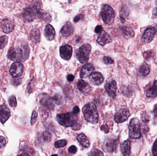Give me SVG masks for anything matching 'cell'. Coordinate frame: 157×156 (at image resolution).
Segmentation results:
<instances>
[{
    "mask_svg": "<svg viewBox=\"0 0 157 156\" xmlns=\"http://www.w3.org/2000/svg\"><path fill=\"white\" fill-rule=\"evenodd\" d=\"M156 5H157V0L156 1Z\"/></svg>",
    "mask_w": 157,
    "mask_h": 156,
    "instance_id": "cell-48",
    "label": "cell"
},
{
    "mask_svg": "<svg viewBox=\"0 0 157 156\" xmlns=\"http://www.w3.org/2000/svg\"><path fill=\"white\" fill-rule=\"evenodd\" d=\"M58 122L61 125L65 127H72L73 130L79 129L81 125L77 123L78 117L77 114L70 112L57 115Z\"/></svg>",
    "mask_w": 157,
    "mask_h": 156,
    "instance_id": "cell-1",
    "label": "cell"
},
{
    "mask_svg": "<svg viewBox=\"0 0 157 156\" xmlns=\"http://www.w3.org/2000/svg\"><path fill=\"white\" fill-rule=\"evenodd\" d=\"M7 40L8 37L6 36H3L0 37V49H2L6 45Z\"/></svg>",
    "mask_w": 157,
    "mask_h": 156,
    "instance_id": "cell-30",
    "label": "cell"
},
{
    "mask_svg": "<svg viewBox=\"0 0 157 156\" xmlns=\"http://www.w3.org/2000/svg\"><path fill=\"white\" fill-rule=\"evenodd\" d=\"M119 141L115 138H108L103 145V150L107 153L114 152L117 149Z\"/></svg>",
    "mask_w": 157,
    "mask_h": 156,
    "instance_id": "cell-10",
    "label": "cell"
},
{
    "mask_svg": "<svg viewBox=\"0 0 157 156\" xmlns=\"http://www.w3.org/2000/svg\"><path fill=\"white\" fill-rule=\"evenodd\" d=\"M40 9V8L38 4L30 5L25 9L23 14V17L27 22H32L36 18V15L39 12Z\"/></svg>",
    "mask_w": 157,
    "mask_h": 156,
    "instance_id": "cell-7",
    "label": "cell"
},
{
    "mask_svg": "<svg viewBox=\"0 0 157 156\" xmlns=\"http://www.w3.org/2000/svg\"><path fill=\"white\" fill-rule=\"evenodd\" d=\"M72 52V47L70 45H65L60 48V55L64 60H69L71 59Z\"/></svg>",
    "mask_w": 157,
    "mask_h": 156,
    "instance_id": "cell-14",
    "label": "cell"
},
{
    "mask_svg": "<svg viewBox=\"0 0 157 156\" xmlns=\"http://www.w3.org/2000/svg\"><path fill=\"white\" fill-rule=\"evenodd\" d=\"M67 142L64 140H59L55 142L54 145L56 148H60V147H64L67 145Z\"/></svg>",
    "mask_w": 157,
    "mask_h": 156,
    "instance_id": "cell-31",
    "label": "cell"
},
{
    "mask_svg": "<svg viewBox=\"0 0 157 156\" xmlns=\"http://www.w3.org/2000/svg\"><path fill=\"white\" fill-rule=\"evenodd\" d=\"M1 27L4 33L8 34L13 30L14 24L12 20L6 18L2 21Z\"/></svg>",
    "mask_w": 157,
    "mask_h": 156,
    "instance_id": "cell-17",
    "label": "cell"
},
{
    "mask_svg": "<svg viewBox=\"0 0 157 156\" xmlns=\"http://www.w3.org/2000/svg\"><path fill=\"white\" fill-rule=\"evenodd\" d=\"M154 114L155 116H157V105H155L154 107Z\"/></svg>",
    "mask_w": 157,
    "mask_h": 156,
    "instance_id": "cell-47",
    "label": "cell"
},
{
    "mask_svg": "<svg viewBox=\"0 0 157 156\" xmlns=\"http://www.w3.org/2000/svg\"><path fill=\"white\" fill-rule=\"evenodd\" d=\"M141 120L143 122L147 123L149 122V117L146 112H142L141 113Z\"/></svg>",
    "mask_w": 157,
    "mask_h": 156,
    "instance_id": "cell-34",
    "label": "cell"
},
{
    "mask_svg": "<svg viewBox=\"0 0 157 156\" xmlns=\"http://www.w3.org/2000/svg\"><path fill=\"white\" fill-rule=\"evenodd\" d=\"M10 111L5 104L0 106V122L4 124L10 117Z\"/></svg>",
    "mask_w": 157,
    "mask_h": 156,
    "instance_id": "cell-15",
    "label": "cell"
},
{
    "mask_svg": "<svg viewBox=\"0 0 157 156\" xmlns=\"http://www.w3.org/2000/svg\"><path fill=\"white\" fill-rule=\"evenodd\" d=\"M29 49L27 45L11 48L8 51L7 56L13 61H24L29 56Z\"/></svg>",
    "mask_w": 157,
    "mask_h": 156,
    "instance_id": "cell-2",
    "label": "cell"
},
{
    "mask_svg": "<svg viewBox=\"0 0 157 156\" xmlns=\"http://www.w3.org/2000/svg\"><path fill=\"white\" fill-rule=\"evenodd\" d=\"M77 140L82 147L85 148L89 147L90 143L86 136L83 134L79 135L77 136Z\"/></svg>",
    "mask_w": 157,
    "mask_h": 156,
    "instance_id": "cell-26",
    "label": "cell"
},
{
    "mask_svg": "<svg viewBox=\"0 0 157 156\" xmlns=\"http://www.w3.org/2000/svg\"><path fill=\"white\" fill-rule=\"evenodd\" d=\"M38 114L36 112V111H34L32 113V116H31V125H33L34 124L36 123V121L37 120V118Z\"/></svg>",
    "mask_w": 157,
    "mask_h": 156,
    "instance_id": "cell-35",
    "label": "cell"
},
{
    "mask_svg": "<svg viewBox=\"0 0 157 156\" xmlns=\"http://www.w3.org/2000/svg\"><path fill=\"white\" fill-rule=\"evenodd\" d=\"M157 95V80L155 81L152 87L150 88L147 93L146 96L148 98H155Z\"/></svg>",
    "mask_w": 157,
    "mask_h": 156,
    "instance_id": "cell-24",
    "label": "cell"
},
{
    "mask_svg": "<svg viewBox=\"0 0 157 156\" xmlns=\"http://www.w3.org/2000/svg\"><path fill=\"white\" fill-rule=\"evenodd\" d=\"M40 103L45 108L50 110H54L55 103H56L54 98L49 97L48 94L43 93L40 97Z\"/></svg>",
    "mask_w": 157,
    "mask_h": 156,
    "instance_id": "cell-8",
    "label": "cell"
},
{
    "mask_svg": "<svg viewBox=\"0 0 157 156\" xmlns=\"http://www.w3.org/2000/svg\"><path fill=\"white\" fill-rule=\"evenodd\" d=\"M139 72L143 76H146L150 73V69L147 63H144L139 68Z\"/></svg>",
    "mask_w": 157,
    "mask_h": 156,
    "instance_id": "cell-29",
    "label": "cell"
},
{
    "mask_svg": "<svg viewBox=\"0 0 157 156\" xmlns=\"http://www.w3.org/2000/svg\"><path fill=\"white\" fill-rule=\"evenodd\" d=\"M73 32V26L70 22H68L64 25L60 30V33L64 37L70 36L72 34Z\"/></svg>",
    "mask_w": 157,
    "mask_h": 156,
    "instance_id": "cell-19",
    "label": "cell"
},
{
    "mask_svg": "<svg viewBox=\"0 0 157 156\" xmlns=\"http://www.w3.org/2000/svg\"><path fill=\"white\" fill-rule=\"evenodd\" d=\"M75 77L72 74H69L67 77V80L69 82H72L74 80Z\"/></svg>",
    "mask_w": 157,
    "mask_h": 156,
    "instance_id": "cell-46",
    "label": "cell"
},
{
    "mask_svg": "<svg viewBox=\"0 0 157 156\" xmlns=\"http://www.w3.org/2000/svg\"><path fill=\"white\" fill-rule=\"evenodd\" d=\"M8 103L9 105L11 107H15L17 105V102L15 96H12L9 98L8 100Z\"/></svg>",
    "mask_w": 157,
    "mask_h": 156,
    "instance_id": "cell-32",
    "label": "cell"
},
{
    "mask_svg": "<svg viewBox=\"0 0 157 156\" xmlns=\"http://www.w3.org/2000/svg\"><path fill=\"white\" fill-rule=\"evenodd\" d=\"M94 70V67L91 64H87L84 65L80 72V77L81 78H86L90 76Z\"/></svg>",
    "mask_w": 157,
    "mask_h": 156,
    "instance_id": "cell-18",
    "label": "cell"
},
{
    "mask_svg": "<svg viewBox=\"0 0 157 156\" xmlns=\"http://www.w3.org/2000/svg\"><path fill=\"white\" fill-rule=\"evenodd\" d=\"M89 155L90 156H103V154L99 150H97V149L93 150V149Z\"/></svg>",
    "mask_w": 157,
    "mask_h": 156,
    "instance_id": "cell-36",
    "label": "cell"
},
{
    "mask_svg": "<svg viewBox=\"0 0 157 156\" xmlns=\"http://www.w3.org/2000/svg\"><path fill=\"white\" fill-rule=\"evenodd\" d=\"M152 17L153 18H157V7L153 9V13H152Z\"/></svg>",
    "mask_w": 157,
    "mask_h": 156,
    "instance_id": "cell-44",
    "label": "cell"
},
{
    "mask_svg": "<svg viewBox=\"0 0 157 156\" xmlns=\"http://www.w3.org/2000/svg\"><path fill=\"white\" fill-rule=\"evenodd\" d=\"M105 88L109 95L113 99H114L116 96L117 90V83L116 81L113 79L109 80L106 82Z\"/></svg>",
    "mask_w": 157,
    "mask_h": 156,
    "instance_id": "cell-13",
    "label": "cell"
},
{
    "mask_svg": "<svg viewBox=\"0 0 157 156\" xmlns=\"http://www.w3.org/2000/svg\"><path fill=\"white\" fill-rule=\"evenodd\" d=\"M129 134L132 139H139L141 137V125L138 118H132L129 125Z\"/></svg>",
    "mask_w": 157,
    "mask_h": 156,
    "instance_id": "cell-4",
    "label": "cell"
},
{
    "mask_svg": "<svg viewBox=\"0 0 157 156\" xmlns=\"http://www.w3.org/2000/svg\"><path fill=\"white\" fill-rule=\"evenodd\" d=\"M121 151L124 156L130 155L131 152V142L129 140L124 141L121 147Z\"/></svg>",
    "mask_w": 157,
    "mask_h": 156,
    "instance_id": "cell-22",
    "label": "cell"
},
{
    "mask_svg": "<svg viewBox=\"0 0 157 156\" xmlns=\"http://www.w3.org/2000/svg\"><path fill=\"white\" fill-rule=\"evenodd\" d=\"M103 61L105 64L108 65V64H112L113 63L114 61L112 59L109 57L105 56L103 58Z\"/></svg>",
    "mask_w": 157,
    "mask_h": 156,
    "instance_id": "cell-37",
    "label": "cell"
},
{
    "mask_svg": "<svg viewBox=\"0 0 157 156\" xmlns=\"http://www.w3.org/2000/svg\"><path fill=\"white\" fill-rule=\"evenodd\" d=\"M72 112L74 114H78L79 113V109L78 106H75V107L74 108Z\"/></svg>",
    "mask_w": 157,
    "mask_h": 156,
    "instance_id": "cell-45",
    "label": "cell"
},
{
    "mask_svg": "<svg viewBox=\"0 0 157 156\" xmlns=\"http://www.w3.org/2000/svg\"><path fill=\"white\" fill-rule=\"evenodd\" d=\"M121 30L124 36L127 39L131 38L134 35V32L130 27H122Z\"/></svg>",
    "mask_w": 157,
    "mask_h": 156,
    "instance_id": "cell-28",
    "label": "cell"
},
{
    "mask_svg": "<svg viewBox=\"0 0 157 156\" xmlns=\"http://www.w3.org/2000/svg\"><path fill=\"white\" fill-rule=\"evenodd\" d=\"M30 38L32 42L37 43L40 40V35L39 29L37 28L33 29L30 33Z\"/></svg>",
    "mask_w": 157,
    "mask_h": 156,
    "instance_id": "cell-25",
    "label": "cell"
},
{
    "mask_svg": "<svg viewBox=\"0 0 157 156\" xmlns=\"http://www.w3.org/2000/svg\"><path fill=\"white\" fill-rule=\"evenodd\" d=\"M21 79L20 78H18V77L17 78H14L12 80V84L14 85H19L21 83Z\"/></svg>",
    "mask_w": 157,
    "mask_h": 156,
    "instance_id": "cell-38",
    "label": "cell"
},
{
    "mask_svg": "<svg viewBox=\"0 0 157 156\" xmlns=\"http://www.w3.org/2000/svg\"><path fill=\"white\" fill-rule=\"evenodd\" d=\"M24 69V67L23 64L18 61H16L11 65L10 73L13 78L19 77L22 76Z\"/></svg>",
    "mask_w": 157,
    "mask_h": 156,
    "instance_id": "cell-9",
    "label": "cell"
},
{
    "mask_svg": "<svg viewBox=\"0 0 157 156\" xmlns=\"http://www.w3.org/2000/svg\"><path fill=\"white\" fill-rule=\"evenodd\" d=\"M130 115L131 114L128 109H121L115 114L114 117V121L117 123L124 122L128 120Z\"/></svg>",
    "mask_w": 157,
    "mask_h": 156,
    "instance_id": "cell-11",
    "label": "cell"
},
{
    "mask_svg": "<svg viewBox=\"0 0 157 156\" xmlns=\"http://www.w3.org/2000/svg\"><path fill=\"white\" fill-rule=\"evenodd\" d=\"M156 32V29L155 27H149L147 28L142 37V41L144 43H150L154 38Z\"/></svg>",
    "mask_w": 157,
    "mask_h": 156,
    "instance_id": "cell-12",
    "label": "cell"
},
{
    "mask_svg": "<svg viewBox=\"0 0 157 156\" xmlns=\"http://www.w3.org/2000/svg\"><path fill=\"white\" fill-rule=\"evenodd\" d=\"M38 17L40 19L43 21L46 22H50L52 20V16H51L49 13L46 12V11L42 10L39 11L38 13Z\"/></svg>",
    "mask_w": 157,
    "mask_h": 156,
    "instance_id": "cell-27",
    "label": "cell"
},
{
    "mask_svg": "<svg viewBox=\"0 0 157 156\" xmlns=\"http://www.w3.org/2000/svg\"><path fill=\"white\" fill-rule=\"evenodd\" d=\"M43 139L45 142H51L52 140V135L48 132L45 131L43 133Z\"/></svg>",
    "mask_w": 157,
    "mask_h": 156,
    "instance_id": "cell-33",
    "label": "cell"
},
{
    "mask_svg": "<svg viewBox=\"0 0 157 156\" xmlns=\"http://www.w3.org/2000/svg\"><path fill=\"white\" fill-rule=\"evenodd\" d=\"M6 144L5 138L2 136H0V148L3 147Z\"/></svg>",
    "mask_w": 157,
    "mask_h": 156,
    "instance_id": "cell-41",
    "label": "cell"
},
{
    "mask_svg": "<svg viewBox=\"0 0 157 156\" xmlns=\"http://www.w3.org/2000/svg\"><path fill=\"white\" fill-rule=\"evenodd\" d=\"M115 14L114 10L110 5H105L101 11V17L106 24L111 25L114 23Z\"/></svg>",
    "mask_w": 157,
    "mask_h": 156,
    "instance_id": "cell-5",
    "label": "cell"
},
{
    "mask_svg": "<svg viewBox=\"0 0 157 156\" xmlns=\"http://www.w3.org/2000/svg\"><path fill=\"white\" fill-rule=\"evenodd\" d=\"M68 151L71 154H75L77 151V147L75 146H72L69 147Z\"/></svg>",
    "mask_w": 157,
    "mask_h": 156,
    "instance_id": "cell-40",
    "label": "cell"
},
{
    "mask_svg": "<svg viewBox=\"0 0 157 156\" xmlns=\"http://www.w3.org/2000/svg\"><path fill=\"white\" fill-rule=\"evenodd\" d=\"M90 82L95 85H98L103 81V78L101 73L95 72L90 74L89 77Z\"/></svg>",
    "mask_w": 157,
    "mask_h": 156,
    "instance_id": "cell-20",
    "label": "cell"
},
{
    "mask_svg": "<svg viewBox=\"0 0 157 156\" xmlns=\"http://www.w3.org/2000/svg\"><path fill=\"white\" fill-rule=\"evenodd\" d=\"M84 117L86 121L91 124L98 123V114L96 105L93 103H89L82 109Z\"/></svg>",
    "mask_w": 157,
    "mask_h": 156,
    "instance_id": "cell-3",
    "label": "cell"
},
{
    "mask_svg": "<svg viewBox=\"0 0 157 156\" xmlns=\"http://www.w3.org/2000/svg\"><path fill=\"white\" fill-rule=\"evenodd\" d=\"M152 152L154 156H157V139L154 143L152 149Z\"/></svg>",
    "mask_w": 157,
    "mask_h": 156,
    "instance_id": "cell-39",
    "label": "cell"
},
{
    "mask_svg": "<svg viewBox=\"0 0 157 156\" xmlns=\"http://www.w3.org/2000/svg\"><path fill=\"white\" fill-rule=\"evenodd\" d=\"M112 41V39L109 35L104 31H102L100 34L97 39L98 43L101 46L105 45L106 44L110 43Z\"/></svg>",
    "mask_w": 157,
    "mask_h": 156,
    "instance_id": "cell-16",
    "label": "cell"
},
{
    "mask_svg": "<svg viewBox=\"0 0 157 156\" xmlns=\"http://www.w3.org/2000/svg\"><path fill=\"white\" fill-rule=\"evenodd\" d=\"M82 16H82V14L78 15L76 16L75 17L74 19V21L75 22V23H77V22L79 21L80 19H82Z\"/></svg>",
    "mask_w": 157,
    "mask_h": 156,
    "instance_id": "cell-43",
    "label": "cell"
},
{
    "mask_svg": "<svg viewBox=\"0 0 157 156\" xmlns=\"http://www.w3.org/2000/svg\"><path fill=\"white\" fill-rule=\"evenodd\" d=\"M91 46L89 44H85L81 46L76 52V57L82 64L87 62L91 50Z\"/></svg>",
    "mask_w": 157,
    "mask_h": 156,
    "instance_id": "cell-6",
    "label": "cell"
},
{
    "mask_svg": "<svg viewBox=\"0 0 157 156\" xmlns=\"http://www.w3.org/2000/svg\"><path fill=\"white\" fill-rule=\"evenodd\" d=\"M77 87L80 91L85 93H88L90 91V86L83 80H78L77 83Z\"/></svg>",
    "mask_w": 157,
    "mask_h": 156,
    "instance_id": "cell-23",
    "label": "cell"
},
{
    "mask_svg": "<svg viewBox=\"0 0 157 156\" xmlns=\"http://www.w3.org/2000/svg\"><path fill=\"white\" fill-rule=\"evenodd\" d=\"M44 35L49 41H52L55 36V31L54 27L50 24H47L44 30Z\"/></svg>",
    "mask_w": 157,
    "mask_h": 156,
    "instance_id": "cell-21",
    "label": "cell"
},
{
    "mask_svg": "<svg viewBox=\"0 0 157 156\" xmlns=\"http://www.w3.org/2000/svg\"><path fill=\"white\" fill-rule=\"evenodd\" d=\"M102 30H103V28H102V26L100 25H98L95 27V32L97 34H100L102 32Z\"/></svg>",
    "mask_w": 157,
    "mask_h": 156,
    "instance_id": "cell-42",
    "label": "cell"
}]
</instances>
